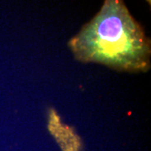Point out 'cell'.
Returning a JSON list of instances; mask_svg holds the SVG:
<instances>
[{"instance_id":"obj_1","label":"cell","mask_w":151,"mask_h":151,"mask_svg":"<svg viewBox=\"0 0 151 151\" xmlns=\"http://www.w3.org/2000/svg\"><path fill=\"white\" fill-rule=\"evenodd\" d=\"M68 46L82 62L130 73L146 72L151 67L150 39L120 0H106Z\"/></svg>"}]
</instances>
